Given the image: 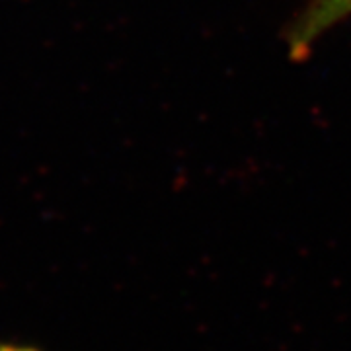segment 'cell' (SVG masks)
Here are the masks:
<instances>
[{
    "label": "cell",
    "mask_w": 351,
    "mask_h": 351,
    "mask_svg": "<svg viewBox=\"0 0 351 351\" xmlns=\"http://www.w3.org/2000/svg\"><path fill=\"white\" fill-rule=\"evenodd\" d=\"M348 16H351V0H316L293 34V49L306 47L320 34Z\"/></svg>",
    "instance_id": "obj_1"
},
{
    "label": "cell",
    "mask_w": 351,
    "mask_h": 351,
    "mask_svg": "<svg viewBox=\"0 0 351 351\" xmlns=\"http://www.w3.org/2000/svg\"><path fill=\"white\" fill-rule=\"evenodd\" d=\"M0 351H39L34 346H24V343H0Z\"/></svg>",
    "instance_id": "obj_2"
}]
</instances>
